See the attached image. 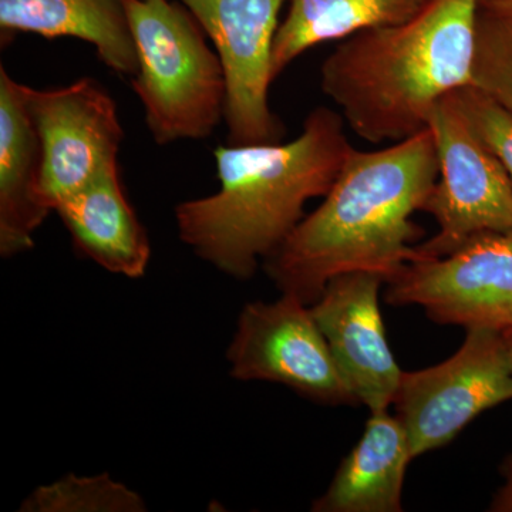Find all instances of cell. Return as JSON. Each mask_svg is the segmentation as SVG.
<instances>
[{
    "mask_svg": "<svg viewBox=\"0 0 512 512\" xmlns=\"http://www.w3.org/2000/svg\"><path fill=\"white\" fill-rule=\"evenodd\" d=\"M437 180L430 128L380 150L352 147L322 204L265 259L266 272L308 305L339 275L370 272L393 281L423 258L412 247L421 232L412 217L424 211Z\"/></svg>",
    "mask_w": 512,
    "mask_h": 512,
    "instance_id": "6da1fadb",
    "label": "cell"
},
{
    "mask_svg": "<svg viewBox=\"0 0 512 512\" xmlns=\"http://www.w3.org/2000/svg\"><path fill=\"white\" fill-rule=\"evenodd\" d=\"M352 147L342 114L318 107L288 143L215 148L220 188L177 205L178 237L218 271L251 278L305 218L306 204L328 194Z\"/></svg>",
    "mask_w": 512,
    "mask_h": 512,
    "instance_id": "7a4b0ae2",
    "label": "cell"
},
{
    "mask_svg": "<svg viewBox=\"0 0 512 512\" xmlns=\"http://www.w3.org/2000/svg\"><path fill=\"white\" fill-rule=\"evenodd\" d=\"M481 0H427L412 19L367 29L322 64L320 87L367 143L429 128L441 100L471 86Z\"/></svg>",
    "mask_w": 512,
    "mask_h": 512,
    "instance_id": "3957f363",
    "label": "cell"
},
{
    "mask_svg": "<svg viewBox=\"0 0 512 512\" xmlns=\"http://www.w3.org/2000/svg\"><path fill=\"white\" fill-rule=\"evenodd\" d=\"M137 52L134 93L160 146L204 140L224 119L227 83L197 19L170 0H124Z\"/></svg>",
    "mask_w": 512,
    "mask_h": 512,
    "instance_id": "277c9868",
    "label": "cell"
},
{
    "mask_svg": "<svg viewBox=\"0 0 512 512\" xmlns=\"http://www.w3.org/2000/svg\"><path fill=\"white\" fill-rule=\"evenodd\" d=\"M429 128L436 141L439 180L424 211L439 232L420 245L439 258L488 232L512 231V185L494 151L467 119L456 93L440 101Z\"/></svg>",
    "mask_w": 512,
    "mask_h": 512,
    "instance_id": "5b68a950",
    "label": "cell"
},
{
    "mask_svg": "<svg viewBox=\"0 0 512 512\" xmlns=\"http://www.w3.org/2000/svg\"><path fill=\"white\" fill-rule=\"evenodd\" d=\"M512 400V359L500 329H467L446 362L403 372L394 404L413 457L446 446L468 423Z\"/></svg>",
    "mask_w": 512,
    "mask_h": 512,
    "instance_id": "8992f818",
    "label": "cell"
},
{
    "mask_svg": "<svg viewBox=\"0 0 512 512\" xmlns=\"http://www.w3.org/2000/svg\"><path fill=\"white\" fill-rule=\"evenodd\" d=\"M229 372L242 382H274L326 404H356L308 303L295 293L247 303L227 352Z\"/></svg>",
    "mask_w": 512,
    "mask_h": 512,
    "instance_id": "52a82bcc",
    "label": "cell"
},
{
    "mask_svg": "<svg viewBox=\"0 0 512 512\" xmlns=\"http://www.w3.org/2000/svg\"><path fill=\"white\" fill-rule=\"evenodd\" d=\"M210 36L227 83L228 144L278 143L285 126L269 89L278 16L286 0H180Z\"/></svg>",
    "mask_w": 512,
    "mask_h": 512,
    "instance_id": "ba28073f",
    "label": "cell"
},
{
    "mask_svg": "<svg viewBox=\"0 0 512 512\" xmlns=\"http://www.w3.org/2000/svg\"><path fill=\"white\" fill-rule=\"evenodd\" d=\"M392 305H419L441 325H512V231L488 232L451 254L423 256L389 282Z\"/></svg>",
    "mask_w": 512,
    "mask_h": 512,
    "instance_id": "9c48e42d",
    "label": "cell"
},
{
    "mask_svg": "<svg viewBox=\"0 0 512 512\" xmlns=\"http://www.w3.org/2000/svg\"><path fill=\"white\" fill-rule=\"evenodd\" d=\"M28 107L42 150L40 195L50 211L111 165L124 131L116 101L90 77L59 87L28 86Z\"/></svg>",
    "mask_w": 512,
    "mask_h": 512,
    "instance_id": "30bf717a",
    "label": "cell"
},
{
    "mask_svg": "<svg viewBox=\"0 0 512 512\" xmlns=\"http://www.w3.org/2000/svg\"><path fill=\"white\" fill-rule=\"evenodd\" d=\"M383 282L370 272L339 275L311 306L357 402L372 413L394 403L403 376L384 332L379 306Z\"/></svg>",
    "mask_w": 512,
    "mask_h": 512,
    "instance_id": "8fae6325",
    "label": "cell"
},
{
    "mask_svg": "<svg viewBox=\"0 0 512 512\" xmlns=\"http://www.w3.org/2000/svg\"><path fill=\"white\" fill-rule=\"evenodd\" d=\"M42 150L28 107V86L0 67V255L23 254L50 214L40 195Z\"/></svg>",
    "mask_w": 512,
    "mask_h": 512,
    "instance_id": "7c38bea8",
    "label": "cell"
},
{
    "mask_svg": "<svg viewBox=\"0 0 512 512\" xmlns=\"http://www.w3.org/2000/svg\"><path fill=\"white\" fill-rule=\"evenodd\" d=\"M74 247L111 274L143 278L151 258L150 239L121 184L119 164L56 208Z\"/></svg>",
    "mask_w": 512,
    "mask_h": 512,
    "instance_id": "4fadbf2b",
    "label": "cell"
},
{
    "mask_svg": "<svg viewBox=\"0 0 512 512\" xmlns=\"http://www.w3.org/2000/svg\"><path fill=\"white\" fill-rule=\"evenodd\" d=\"M400 417L373 412L359 443L312 505L315 512H399L407 466L413 460Z\"/></svg>",
    "mask_w": 512,
    "mask_h": 512,
    "instance_id": "5bb4252c",
    "label": "cell"
},
{
    "mask_svg": "<svg viewBox=\"0 0 512 512\" xmlns=\"http://www.w3.org/2000/svg\"><path fill=\"white\" fill-rule=\"evenodd\" d=\"M0 28L46 39L83 40L114 73L130 77L137 73L136 45L124 0H0Z\"/></svg>",
    "mask_w": 512,
    "mask_h": 512,
    "instance_id": "9a60e30c",
    "label": "cell"
},
{
    "mask_svg": "<svg viewBox=\"0 0 512 512\" xmlns=\"http://www.w3.org/2000/svg\"><path fill=\"white\" fill-rule=\"evenodd\" d=\"M276 32L272 77L312 47L348 39L367 29L399 25L419 13L427 0H289Z\"/></svg>",
    "mask_w": 512,
    "mask_h": 512,
    "instance_id": "2e32d148",
    "label": "cell"
},
{
    "mask_svg": "<svg viewBox=\"0 0 512 512\" xmlns=\"http://www.w3.org/2000/svg\"><path fill=\"white\" fill-rule=\"evenodd\" d=\"M143 497L109 474L79 477L67 474L52 484L40 485L23 501L26 512H141Z\"/></svg>",
    "mask_w": 512,
    "mask_h": 512,
    "instance_id": "e0dca14e",
    "label": "cell"
},
{
    "mask_svg": "<svg viewBox=\"0 0 512 512\" xmlns=\"http://www.w3.org/2000/svg\"><path fill=\"white\" fill-rule=\"evenodd\" d=\"M471 86L512 116V25L481 6Z\"/></svg>",
    "mask_w": 512,
    "mask_h": 512,
    "instance_id": "ac0fdd59",
    "label": "cell"
},
{
    "mask_svg": "<svg viewBox=\"0 0 512 512\" xmlns=\"http://www.w3.org/2000/svg\"><path fill=\"white\" fill-rule=\"evenodd\" d=\"M467 119L501 161L512 185V116L474 86L456 92Z\"/></svg>",
    "mask_w": 512,
    "mask_h": 512,
    "instance_id": "d6986e66",
    "label": "cell"
},
{
    "mask_svg": "<svg viewBox=\"0 0 512 512\" xmlns=\"http://www.w3.org/2000/svg\"><path fill=\"white\" fill-rule=\"evenodd\" d=\"M501 476L504 478V483L494 495L490 511L512 512V454L505 458L501 466Z\"/></svg>",
    "mask_w": 512,
    "mask_h": 512,
    "instance_id": "ffe728a7",
    "label": "cell"
},
{
    "mask_svg": "<svg viewBox=\"0 0 512 512\" xmlns=\"http://www.w3.org/2000/svg\"><path fill=\"white\" fill-rule=\"evenodd\" d=\"M481 6L512 25V0H481Z\"/></svg>",
    "mask_w": 512,
    "mask_h": 512,
    "instance_id": "44dd1931",
    "label": "cell"
},
{
    "mask_svg": "<svg viewBox=\"0 0 512 512\" xmlns=\"http://www.w3.org/2000/svg\"><path fill=\"white\" fill-rule=\"evenodd\" d=\"M505 342H507L508 350H510V355L512 359V325L508 326V328L503 329Z\"/></svg>",
    "mask_w": 512,
    "mask_h": 512,
    "instance_id": "7402d4cb",
    "label": "cell"
}]
</instances>
